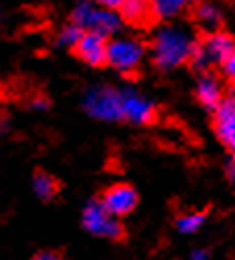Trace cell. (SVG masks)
I'll list each match as a JSON object with an SVG mask.
<instances>
[{
    "instance_id": "1",
    "label": "cell",
    "mask_w": 235,
    "mask_h": 260,
    "mask_svg": "<svg viewBox=\"0 0 235 260\" xmlns=\"http://www.w3.org/2000/svg\"><path fill=\"white\" fill-rule=\"evenodd\" d=\"M200 38L185 25H164L152 38V62L158 71H175L183 64H191L198 50Z\"/></svg>"
},
{
    "instance_id": "2",
    "label": "cell",
    "mask_w": 235,
    "mask_h": 260,
    "mask_svg": "<svg viewBox=\"0 0 235 260\" xmlns=\"http://www.w3.org/2000/svg\"><path fill=\"white\" fill-rule=\"evenodd\" d=\"M83 111L96 121L106 123H119L125 121V108H123V90L113 88V85L98 83L83 92L81 98Z\"/></svg>"
},
{
    "instance_id": "3",
    "label": "cell",
    "mask_w": 235,
    "mask_h": 260,
    "mask_svg": "<svg viewBox=\"0 0 235 260\" xmlns=\"http://www.w3.org/2000/svg\"><path fill=\"white\" fill-rule=\"evenodd\" d=\"M71 23L81 27L83 31L100 34L104 38H111L121 27V15L109 9L98 7L94 0H79L71 13Z\"/></svg>"
},
{
    "instance_id": "4",
    "label": "cell",
    "mask_w": 235,
    "mask_h": 260,
    "mask_svg": "<svg viewBox=\"0 0 235 260\" xmlns=\"http://www.w3.org/2000/svg\"><path fill=\"white\" fill-rule=\"evenodd\" d=\"M233 48H235V40L231 34L223 29L204 34V38H200L191 67H196L198 71H206L208 67H223V62L229 58Z\"/></svg>"
},
{
    "instance_id": "5",
    "label": "cell",
    "mask_w": 235,
    "mask_h": 260,
    "mask_svg": "<svg viewBox=\"0 0 235 260\" xmlns=\"http://www.w3.org/2000/svg\"><path fill=\"white\" fill-rule=\"evenodd\" d=\"M81 225L90 235L100 237V240L119 242L125 237V227H123L121 219H115L113 214L106 212L104 206L100 204V200H90L83 206Z\"/></svg>"
},
{
    "instance_id": "6",
    "label": "cell",
    "mask_w": 235,
    "mask_h": 260,
    "mask_svg": "<svg viewBox=\"0 0 235 260\" xmlns=\"http://www.w3.org/2000/svg\"><path fill=\"white\" fill-rule=\"evenodd\" d=\"M146 56V46L136 38H115L109 42V67L129 75L140 69Z\"/></svg>"
},
{
    "instance_id": "7",
    "label": "cell",
    "mask_w": 235,
    "mask_h": 260,
    "mask_svg": "<svg viewBox=\"0 0 235 260\" xmlns=\"http://www.w3.org/2000/svg\"><path fill=\"white\" fill-rule=\"evenodd\" d=\"M100 204L104 206L106 212L113 214L115 219H121V216L131 214L138 208L140 196L129 183H117V185H111L109 189L102 191Z\"/></svg>"
},
{
    "instance_id": "8",
    "label": "cell",
    "mask_w": 235,
    "mask_h": 260,
    "mask_svg": "<svg viewBox=\"0 0 235 260\" xmlns=\"http://www.w3.org/2000/svg\"><path fill=\"white\" fill-rule=\"evenodd\" d=\"M123 108H125V121L131 125H150L156 121L158 115L156 104L131 88L123 90Z\"/></svg>"
},
{
    "instance_id": "9",
    "label": "cell",
    "mask_w": 235,
    "mask_h": 260,
    "mask_svg": "<svg viewBox=\"0 0 235 260\" xmlns=\"http://www.w3.org/2000/svg\"><path fill=\"white\" fill-rule=\"evenodd\" d=\"M73 52L79 60L90 64V67H106L109 64V40L100 34L85 31L79 44L73 48Z\"/></svg>"
},
{
    "instance_id": "10",
    "label": "cell",
    "mask_w": 235,
    "mask_h": 260,
    "mask_svg": "<svg viewBox=\"0 0 235 260\" xmlns=\"http://www.w3.org/2000/svg\"><path fill=\"white\" fill-rule=\"evenodd\" d=\"M212 127L219 142L229 150L231 158H235V102L233 98H225V102L215 111Z\"/></svg>"
},
{
    "instance_id": "11",
    "label": "cell",
    "mask_w": 235,
    "mask_h": 260,
    "mask_svg": "<svg viewBox=\"0 0 235 260\" xmlns=\"http://www.w3.org/2000/svg\"><path fill=\"white\" fill-rule=\"evenodd\" d=\"M196 98L204 108L215 113L217 108L225 102V92H223L221 79L215 77L212 73H204L198 79V85H196Z\"/></svg>"
},
{
    "instance_id": "12",
    "label": "cell",
    "mask_w": 235,
    "mask_h": 260,
    "mask_svg": "<svg viewBox=\"0 0 235 260\" xmlns=\"http://www.w3.org/2000/svg\"><path fill=\"white\" fill-rule=\"evenodd\" d=\"M119 15L123 23L131 27H148L152 21H156L150 0H125L119 9Z\"/></svg>"
},
{
    "instance_id": "13",
    "label": "cell",
    "mask_w": 235,
    "mask_h": 260,
    "mask_svg": "<svg viewBox=\"0 0 235 260\" xmlns=\"http://www.w3.org/2000/svg\"><path fill=\"white\" fill-rule=\"evenodd\" d=\"M194 21L204 29V34H212L219 31L221 23H223V11L219 9V5H215L212 0H200L194 7Z\"/></svg>"
},
{
    "instance_id": "14",
    "label": "cell",
    "mask_w": 235,
    "mask_h": 260,
    "mask_svg": "<svg viewBox=\"0 0 235 260\" xmlns=\"http://www.w3.org/2000/svg\"><path fill=\"white\" fill-rule=\"evenodd\" d=\"M152 11H154V19L160 21H171V19H177L179 15H183L191 0H150Z\"/></svg>"
},
{
    "instance_id": "15",
    "label": "cell",
    "mask_w": 235,
    "mask_h": 260,
    "mask_svg": "<svg viewBox=\"0 0 235 260\" xmlns=\"http://www.w3.org/2000/svg\"><path fill=\"white\" fill-rule=\"evenodd\" d=\"M31 189L36 193V198L48 202L58 193V181L46 171H36L31 179Z\"/></svg>"
},
{
    "instance_id": "16",
    "label": "cell",
    "mask_w": 235,
    "mask_h": 260,
    "mask_svg": "<svg viewBox=\"0 0 235 260\" xmlns=\"http://www.w3.org/2000/svg\"><path fill=\"white\" fill-rule=\"evenodd\" d=\"M204 223H206V212L191 210V212H183L181 216H177L175 227L183 235H194V233H198L204 227Z\"/></svg>"
},
{
    "instance_id": "17",
    "label": "cell",
    "mask_w": 235,
    "mask_h": 260,
    "mask_svg": "<svg viewBox=\"0 0 235 260\" xmlns=\"http://www.w3.org/2000/svg\"><path fill=\"white\" fill-rule=\"evenodd\" d=\"M83 29L81 27H77V25H67V27H62L60 31H58V44L60 46H65V48H75L77 44H79V40L83 38Z\"/></svg>"
},
{
    "instance_id": "18",
    "label": "cell",
    "mask_w": 235,
    "mask_h": 260,
    "mask_svg": "<svg viewBox=\"0 0 235 260\" xmlns=\"http://www.w3.org/2000/svg\"><path fill=\"white\" fill-rule=\"evenodd\" d=\"M221 71H223V77H225L231 85H235V48H233V52L229 54V58L223 62Z\"/></svg>"
},
{
    "instance_id": "19",
    "label": "cell",
    "mask_w": 235,
    "mask_h": 260,
    "mask_svg": "<svg viewBox=\"0 0 235 260\" xmlns=\"http://www.w3.org/2000/svg\"><path fill=\"white\" fill-rule=\"evenodd\" d=\"M94 3L102 9H109V11H119L123 7L125 0H94Z\"/></svg>"
},
{
    "instance_id": "20",
    "label": "cell",
    "mask_w": 235,
    "mask_h": 260,
    "mask_svg": "<svg viewBox=\"0 0 235 260\" xmlns=\"http://www.w3.org/2000/svg\"><path fill=\"white\" fill-rule=\"evenodd\" d=\"M31 260H62V256L58 252H54V250H42Z\"/></svg>"
},
{
    "instance_id": "21",
    "label": "cell",
    "mask_w": 235,
    "mask_h": 260,
    "mask_svg": "<svg viewBox=\"0 0 235 260\" xmlns=\"http://www.w3.org/2000/svg\"><path fill=\"white\" fill-rule=\"evenodd\" d=\"M225 177H227V181L235 187V158H231V160L227 162V167H225Z\"/></svg>"
},
{
    "instance_id": "22",
    "label": "cell",
    "mask_w": 235,
    "mask_h": 260,
    "mask_svg": "<svg viewBox=\"0 0 235 260\" xmlns=\"http://www.w3.org/2000/svg\"><path fill=\"white\" fill-rule=\"evenodd\" d=\"M29 106L33 108V111H48V108H50V102H48L46 98H33Z\"/></svg>"
},
{
    "instance_id": "23",
    "label": "cell",
    "mask_w": 235,
    "mask_h": 260,
    "mask_svg": "<svg viewBox=\"0 0 235 260\" xmlns=\"http://www.w3.org/2000/svg\"><path fill=\"white\" fill-rule=\"evenodd\" d=\"M189 260H210V254L206 250H194L189 254Z\"/></svg>"
},
{
    "instance_id": "24",
    "label": "cell",
    "mask_w": 235,
    "mask_h": 260,
    "mask_svg": "<svg viewBox=\"0 0 235 260\" xmlns=\"http://www.w3.org/2000/svg\"><path fill=\"white\" fill-rule=\"evenodd\" d=\"M231 98H233V102H235V94H233V96H231Z\"/></svg>"
}]
</instances>
